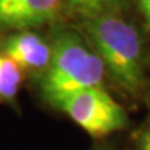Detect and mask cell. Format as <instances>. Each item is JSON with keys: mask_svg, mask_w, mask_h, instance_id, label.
Segmentation results:
<instances>
[{"mask_svg": "<svg viewBox=\"0 0 150 150\" xmlns=\"http://www.w3.org/2000/svg\"><path fill=\"white\" fill-rule=\"evenodd\" d=\"M23 83V71L6 55L0 53V99L10 101Z\"/></svg>", "mask_w": 150, "mask_h": 150, "instance_id": "obj_7", "label": "cell"}, {"mask_svg": "<svg viewBox=\"0 0 150 150\" xmlns=\"http://www.w3.org/2000/svg\"><path fill=\"white\" fill-rule=\"evenodd\" d=\"M55 106L95 138L123 129L128 119L121 105L103 88L76 91L60 100Z\"/></svg>", "mask_w": 150, "mask_h": 150, "instance_id": "obj_3", "label": "cell"}, {"mask_svg": "<svg viewBox=\"0 0 150 150\" xmlns=\"http://www.w3.org/2000/svg\"><path fill=\"white\" fill-rule=\"evenodd\" d=\"M139 6L143 13L145 24H146L148 29L150 30V0H139Z\"/></svg>", "mask_w": 150, "mask_h": 150, "instance_id": "obj_8", "label": "cell"}, {"mask_svg": "<svg viewBox=\"0 0 150 150\" xmlns=\"http://www.w3.org/2000/svg\"><path fill=\"white\" fill-rule=\"evenodd\" d=\"M6 55L23 73L41 74L48 69L51 58V45L35 31H15L3 43Z\"/></svg>", "mask_w": 150, "mask_h": 150, "instance_id": "obj_5", "label": "cell"}, {"mask_svg": "<svg viewBox=\"0 0 150 150\" xmlns=\"http://www.w3.org/2000/svg\"><path fill=\"white\" fill-rule=\"evenodd\" d=\"M64 6V0H0V31L54 24L62 19Z\"/></svg>", "mask_w": 150, "mask_h": 150, "instance_id": "obj_4", "label": "cell"}, {"mask_svg": "<svg viewBox=\"0 0 150 150\" xmlns=\"http://www.w3.org/2000/svg\"><path fill=\"white\" fill-rule=\"evenodd\" d=\"M84 31L111 78L126 91L144 86L142 43L133 24L118 15L84 20Z\"/></svg>", "mask_w": 150, "mask_h": 150, "instance_id": "obj_2", "label": "cell"}, {"mask_svg": "<svg viewBox=\"0 0 150 150\" xmlns=\"http://www.w3.org/2000/svg\"><path fill=\"white\" fill-rule=\"evenodd\" d=\"M68 10L90 20L99 16L116 15L129 4V0H64Z\"/></svg>", "mask_w": 150, "mask_h": 150, "instance_id": "obj_6", "label": "cell"}, {"mask_svg": "<svg viewBox=\"0 0 150 150\" xmlns=\"http://www.w3.org/2000/svg\"><path fill=\"white\" fill-rule=\"evenodd\" d=\"M143 150H150V129L143 139Z\"/></svg>", "mask_w": 150, "mask_h": 150, "instance_id": "obj_9", "label": "cell"}, {"mask_svg": "<svg viewBox=\"0 0 150 150\" xmlns=\"http://www.w3.org/2000/svg\"><path fill=\"white\" fill-rule=\"evenodd\" d=\"M51 58L41 75V93L56 105L71 94L90 88H101L105 67L94 50L79 34L70 30L58 31L51 40Z\"/></svg>", "mask_w": 150, "mask_h": 150, "instance_id": "obj_1", "label": "cell"}]
</instances>
